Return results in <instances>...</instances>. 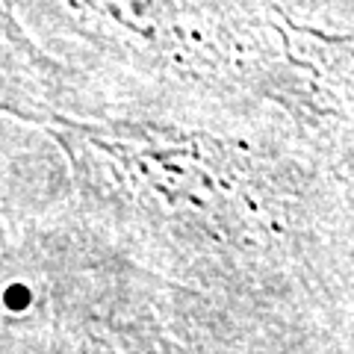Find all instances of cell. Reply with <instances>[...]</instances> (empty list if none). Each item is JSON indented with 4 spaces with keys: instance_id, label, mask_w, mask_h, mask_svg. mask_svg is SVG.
<instances>
[{
    "instance_id": "obj_1",
    "label": "cell",
    "mask_w": 354,
    "mask_h": 354,
    "mask_svg": "<svg viewBox=\"0 0 354 354\" xmlns=\"http://www.w3.org/2000/svg\"><path fill=\"white\" fill-rule=\"evenodd\" d=\"M77 230L68 160L53 133L0 113V354H44Z\"/></svg>"
},
{
    "instance_id": "obj_2",
    "label": "cell",
    "mask_w": 354,
    "mask_h": 354,
    "mask_svg": "<svg viewBox=\"0 0 354 354\" xmlns=\"http://www.w3.org/2000/svg\"><path fill=\"white\" fill-rule=\"evenodd\" d=\"M160 319L127 260L77 221L44 354H183Z\"/></svg>"
},
{
    "instance_id": "obj_3",
    "label": "cell",
    "mask_w": 354,
    "mask_h": 354,
    "mask_svg": "<svg viewBox=\"0 0 354 354\" xmlns=\"http://www.w3.org/2000/svg\"><path fill=\"white\" fill-rule=\"evenodd\" d=\"M0 113L36 124L88 115L74 74L41 48L18 0H0Z\"/></svg>"
}]
</instances>
